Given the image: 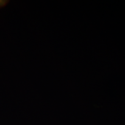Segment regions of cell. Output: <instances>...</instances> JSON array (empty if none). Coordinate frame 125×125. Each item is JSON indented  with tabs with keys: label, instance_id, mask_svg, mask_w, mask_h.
<instances>
[{
	"label": "cell",
	"instance_id": "6da1fadb",
	"mask_svg": "<svg viewBox=\"0 0 125 125\" xmlns=\"http://www.w3.org/2000/svg\"><path fill=\"white\" fill-rule=\"evenodd\" d=\"M9 2L8 1L6 0H0V8L7 5V4Z\"/></svg>",
	"mask_w": 125,
	"mask_h": 125
}]
</instances>
